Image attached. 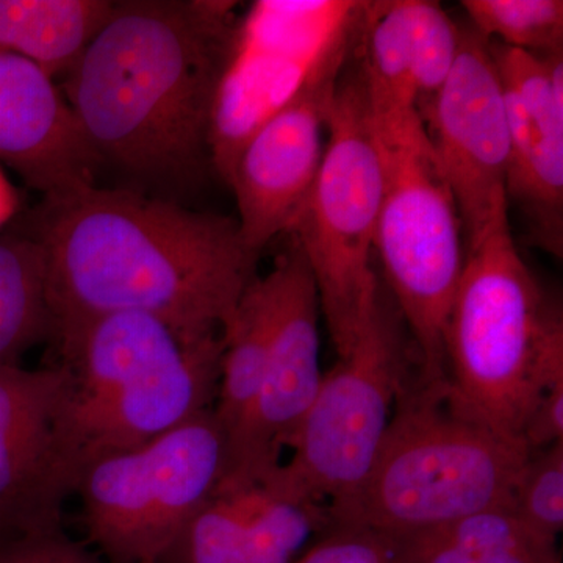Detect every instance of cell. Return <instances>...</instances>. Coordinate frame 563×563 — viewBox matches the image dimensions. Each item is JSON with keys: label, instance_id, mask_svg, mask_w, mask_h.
<instances>
[{"label": "cell", "instance_id": "5", "mask_svg": "<svg viewBox=\"0 0 563 563\" xmlns=\"http://www.w3.org/2000/svg\"><path fill=\"white\" fill-rule=\"evenodd\" d=\"M81 465L124 453L213 409L221 339L191 343L158 318L111 313L54 336Z\"/></svg>", "mask_w": 563, "mask_h": 563}, {"label": "cell", "instance_id": "13", "mask_svg": "<svg viewBox=\"0 0 563 563\" xmlns=\"http://www.w3.org/2000/svg\"><path fill=\"white\" fill-rule=\"evenodd\" d=\"M81 473L62 366H0V525L13 533L58 531Z\"/></svg>", "mask_w": 563, "mask_h": 563}, {"label": "cell", "instance_id": "4", "mask_svg": "<svg viewBox=\"0 0 563 563\" xmlns=\"http://www.w3.org/2000/svg\"><path fill=\"white\" fill-rule=\"evenodd\" d=\"M532 451L462 413L446 383L406 387L396 399L372 468L350 498L324 509L333 528L393 539L483 510L512 509L515 484Z\"/></svg>", "mask_w": 563, "mask_h": 563}, {"label": "cell", "instance_id": "12", "mask_svg": "<svg viewBox=\"0 0 563 563\" xmlns=\"http://www.w3.org/2000/svg\"><path fill=\"white\" fill-rule=\"evenodd\" d=\"M421 120L461 214L466 250L509 206L510 162L501 80L487 41L470 25H462L454 68Z\"/></svg>", "mask_w": 563, "mask_h": 563}, {"label": "cell", "instance_id": "19", "mask_svg": "<svg viewBox=\"0 0 563 563\" xmlns=\"http://www.w3.org/2000/svg\"><path fill=\"white\" fill-rule=\"evenodd\" d=\"M52 336L40 244L25 233L0 236V366L18 365L25 351Z\"/></svg>", "mask_w": 563, "mask_h": 563}, {"label": "cell", "instance_id": "24", "mask_svg": "<svg viewBox=\"0 0 563 563\" xmlns=\"http://www.w3.org/2000/svg\"><path fill=\"white\" fill-rule=\"evenodd\" d=\"M172 555L180 563H247L246 515L239 493L210 499L166 558Z\"/></svg>", "mask_w": 563, "mask_h": 563}, {"label": "cell", "instance_id": "14", "mask_svg": "<svg viewBox=\"0 0 563 563\" xmlns=\"http://www.w3.org/2000/svg\"><path fill=\"white\" fill-rule=\"evenodd\" d=\"M358 41L361 36L333 55L236 157L228 185L235 196L244 246L257 257L274 240L287 235L312 190L324 157L336 85Z\"/></svg>", "mask_w": 563, "mask_h": 563}, {"label": "cell", "instance_id": "27", "mask_svg": "<svg viewBox=\"0 0 563 563\" xmlns=\"http://www.w3.org/2000/svg\"><path fill=\"white\" fill-rule=\"evenodd\" d=\"M0 563H98L62 529L18 533L0 543Z\"/></svg>", "mask_w": 563, "mask_h": 563}, {"label": "cell", "instance_id": "10", "mask_svg": "<svg viewBox=\"0 0 563 563\" xmlns=\"http://www.w3.org/2000/svg\"><path fill=\"white\" fill-rule=\"evenodd\" d=\"M365 3L257 0L239 18L211 110V166L225 184L246 141L361 36Z\"/></svg>", "mask_w": 563, "mask_h": 563}, {"label": "cell", "instance_id": "16", "mask_svg": "<svg viewBox=\"0 0 563 563\" xmlns=\"http://www.w3.org/2000/svg\"><path fill=\"white\" fill-rule=\"evenodd\" d=\"M0 162L44 198L95 185L99 162L65 95L25 58L0 51Z\"/></svg>", "mask_w": 563, "mask_h": 563}, {"label": "cell", "instance_id": "21", "mask_svg": "<svg viewBox=\"0 0 563 563\" xmlns=\"http://www.w3.org/2000/svg\"><path fill=\"white\" fill-rule=\"evenodd\" d=\"M470 27L488 43L551 57L563 54L562 0H463Z\"/></svg>", "mask_w": 563, "mask_h": 563}, {"label": "cell", "instance_id": "1", "mask_svg": "<svg viewBox=\"0 0 563 563\" xmlns=\"http://www.w3.org/2000/svg\"><path fill=\"white\" fill-rule=\"evenodd\" d=\"M25 235L43 251L54 336L103 314L143 313L210 342L257 276L233 218L96 184L44 198Z\"/></svg>", "mask_w": 563, "mask_h": 563}, {"label": "cell", "instance_id": "8", "mask_svg": "<svg viewBox=\"0 0 563 563\" xmlns=\"http://www.w3.org/2000/svg\"><path fill=\"white\" fill-rule=\"evenodd\" d=\"M380 291L376 309L347 354L322 376L280 463L258 487L298 506L328 509L350 498L372 468L393 404L406 387L413 346Z\"/></svg>", "mask_w": 563, "mask_h": 563}, {"label": "cell", "instance_id": "3", "mask_svg": "<svg viewBox=\"0 0 563 563\" xmlns=\"http://www.w3.org/2000/svg\"><path fill=\"white\" fill-rule=\"evenodd\" d=\"M443 344L450 401L523 442L533 407L563 380V320L518 251L509 206L465 250Z\"/></svg>", "mask_w": 563, "mask_h": 563}, {"label": "cell", "instance_id": "25", "mask_svg": "<svg viewBox=\"0 0 563 563\" xmlns=\"http://www.w3.org/2000/svg\"><path fill=\"white\" fill-rule=\"evenodd\" d=\"M512 510L537 532L558 539L563 529V442L529 455L515 484Z\"/></svg>", "mask_w": 563, "mask_h": 563}, {"label": "cell", "instance_id": "22", "mask_svg": "<svg viewBox=\"0 0 563 563\" xmlns=\"http://www.w3.org/2000/svg\"><path fill=\"white\" fill-rule=\"evenodd\" d=\"M235 493L246 515L247 563H292L310 533L328 523L324 510L284 501L262 487Z\"/></svg>", "mask_w": 563, "mask_h": 563}, {"label": "cell", "instance_id": "9", "mask_svg": "<svg viewBox=\"0 0 563 563\" xmlns=\"http://www.w3.org/2000/svg\"><path fill=\"white\" fill-rule=\"evenodd\" d=\"M228 442L213 409L152 442L96 459L77 485L91 542L117 563H161L217 496Z\"/></svg>", "mask_w": 563, "mask_h": 563}, {"label": "cell", "instance_id": "26", "mask_svg": "<svg viewBox=\"0 0 563 563\" xmlns=\"http://www.w3.org/2000/svg\"><path fill=\"white\" fill-rule=\"evenodd\" d=\"M292 563H399L398 542L372 529L333 528L331 537Z\"/></svg>", "mask_w": 563, "mask_h": 563}, {"label": "cell", "instance_id": "20", "mask_svg": "<svg viewBox=\"0 0 563 563\" xmlns=\"http://www.w3.org/2000/svg\"><path fill=\"white\" fill-rule=\"evenodd\" d=\"M266 357L268 320L257 274L222 332L220 383L213 412L228 443L242 429L257 399Z\"/></svg>", "mask_w": 563, "mask_h": 563}, {"label": "cell", "instance_id": "17", "mask_svg": "<svg viewBox=\"0 0 563 563\" xmlns=\"http://www.w3.org/2000/svg\"><path fill=\"white\" fill-rule=\"evenodd\" d=\"M396 542L399 563H561L558 540L537 532L509 507L466 515Z\"/></svg>", "mask_w": 563, "mask_h": 563}, {"label": "cell", "instance_id": "7", "mask_svg": "<svg viewBox=\"0 0 563 563\" xmlns=\"http://www.w3.org/2000/svg\"><path fill=\"white\" fill-rule=\"evenodd\" d=\"M373 132L384 169L374 252L409 329L420 384H444V328L465 265L461 214L422 120Z\"/></svg>", "mask_w": 563, "mask_h": 563}, {"label": "cell", "instance_id": "29", "mask_svg": "<svg viewBox=\"0 0 563 563\" xmlns=\"http://www.w3.org/2000/svg\"><path fill=\"white\" fill-rule=\"evenodd\" d=\"M20 209V196L9 177L0 169V231L5 228Z\"/></svg>", "mask_w": 563, "mask_h": 563}, {"label": "cell", "instance_id": "28", "mask_svg": "<svg viewBox=\"0 0 563 563\" xmlns=\"http://www.w3.org/2000/svg\"><path fill=\"white\" fill-rule=\"evenodd\" d=\"M523 442L532 453L563 442V380L550 385L533 407L523 429Z\"/></svg>", "mask_w": 563, "mask_h": 563}, {"label": "cell", "instance_id": "23", "mask_svg": "<svg viewBox=\"0 0 563 563\" xmlns=\"http://www.w3.org/2000/svg\"><path fill=\"white\" fill-rule=\"evenodd\" d=\"M407 18L421 114L442 90L454 68L461 51L462 25L439 2L431 0H407Z\"/></svg>", "mask_w": 563, "mask_h": 563}, {"label": "cell", "instance_id": "6", "mask_svg": "<svg viewBox=\"0 0 563 563\" xmlns=\"http://www.w3.org/2000/svg\"><path fill=\"white\" fill-rule=\"evenodd\" d=\"M357 49L336 85L320 173L287 233L312 273L339 357L350 352L383 291L373 255L384 169Z\"/></svg>", "mask_w": 563, "mask_h": 563}, {"label": "cell", "instance_id": "15", "mask_svg": "<svg viewBox=\"0 0 563 563\" xmlns=\"http://www.w3.org/2000/svg\"><path fill=\"white\" fill-rule=\"evenodd\" d=\"M488 47L509 122L507 201L523 211L532 243L562 257L563 54L540 57L503 44Z\"/></svg>", "mask_w": 563, "mask_h": 563}, {"label": "cell", "instance_id": "30", "mask_svg": "<svg viewBox=\"0 0 563 563\" xmlns=\"http://www.w3.org/2000/svg\"><path fill=\"white\" fill-rule=\"evenodd\" d=\"M18 536V533H13L5 528V526L0 525V543L5 542L10 537Z\"/></svg>", "mask_w": 563, "mask_h": 563}, {"label": "cell", "instance_id": "2", "mask_svg": "<svg viewBox=\"0 0 563 563\" xmlns=\"http://www.w3.org/2000/svg\"><path fill=\"white\" fill-rule=\"evenodd\" d=\"M236 10L231 0L114 2L63 91L99 165L173 187L213 172L211 110Z\"/></svg>", "mask_w": 563, "mask_h": 563}, {"label": "cell", "instance_id": "18", "mask_svg": "<svg viewBox=\"0 0 563 563\" xmlns=\"http://www.w3.org/2000/svg\"><path fill=\"white\" fill-rule=\"evenodd\" d=\"M113 9L110 0H0V51L52 79L68 76Z\"/></svg>", "mask_w": 563, "mask_h": 563}, {"label": "cell", "instance_id": "11", "mask_svg": "<svg viewBox=\"0 0 563 563\" xmlns=\"http://www.w3.org/2000/svg\"><path fill=\"white\" fill-rule=\"evenodd\" d=\"M288 240L272 272L258 276L268 320V357L257 399L228 443L217 495L258 487L280 465L282 451L288 450L324 376L317 285L298 243Z\"/></svg>", "mask_w": 563, "mask_h": 563}]
</instances>
